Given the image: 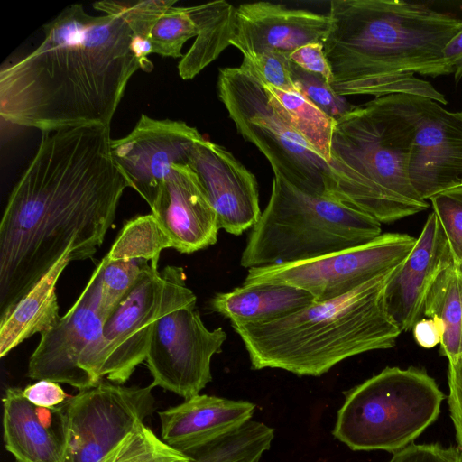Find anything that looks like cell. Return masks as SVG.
<instances>
[{"instance_id":"f546056e","label":"cell","mask_w":462,"mask_h":462,"mask_svg":"<svg viewBox=\"0 0 462 462\" xmlns=\"http://www.w3.org/2000/svg\"><path fill=\"white\" fill-rule=\"evenodd\" d=\"M197 29L186 7L171 6L152 26L148 41L152 53L180 58L184 43L196 37Z\"/></svg>"},{"instance_id":"f1b7e54d","label":"cell","mask_w":462,"mask_h":462,"mask_svg":"<svg viewBox=\"0 0 462 462\" xmlns=\"http://www.w3.org/2000/svg\"><path fill=\"white\" fill-rule=\"evenodd\" d=\"M148 262L110 260L106 255L99 263L101 310L106 318L137 282Z\"/></svg>"},{"instance_id":"1f68e13d","label":"cell","mask_w":462,"mask_h":462,"mask_svg":"<svg viewBox=\"0 0 462 462\" xmlns=\"http://www.w3.org/2000/svg\"><path fill=\"white\" fill-rule=\"evenodd\" d=\"M192 462H259L261 453L252 438L242 430L188 453Z\"/></svg>"},{"instance_id":"8992f818","label":"cell","mask_w":462,"mask_h":462,"mask_svg":"<svg viewBox=\"0 0 462 462\" xmlns=\"http://www.w3.org/2000/svg\"><path fill=\"white\" fill-rule=\"evenodd\" d=\"M381 225L274 174L269 201L252 227L240 264L251 269L317 258L370 242L382 234Z\"/></svg>"},{"instance_id":"44dd1931","label":"cell","mask_w":462,"mask_h":462,"mask_svg":"<svg viewBox=\"0 0 462 462\" xmlns=\"http://www.w3.org/2000/svg\"><path fill=\"white\" fill-rule=\"evenodd\" d=\"M5 449L19 462H64V424L61 405L38 407L18 387L3 397Z\"/></svg>"},{"instance_id":"7402d4cb","label":"cell","mask_w":462,"mask_h":462,"mask_svg":"<svg viewBox=\"0 0 462 462\" xmlns=\"http://www.w3.org/2000/svg\"><path fill=\"white\" fill-rule=\"evenodd\" d=\"M70 247L55 264L0 318V357L60 319L56 284L71 259Z\"/></svg>"},{"instance_id":"d6a6232c","label":"cell","mask_w":462,"mask_h":462,"mask_svg":"<svg viewBox=\"0 0 462 462\" xmlns=\"http://www.w3.org/2000/svg\"><path fill=\"white\" fill-rule=\"evenodd\" d=\"M290 71L296 88L336 120L355 107L345 97L337 95L321 76L309 72L291 61Z\"/></svg>"},{"instance_id":"d4e9b609","label":"cell","mask_w":462,"mask_h":462,"mask_svg":"<svg viewBox=\"0 0 462 462\" xmlns=\"http://www.w3.org/2000/svg\"><path fill=\"white\" fill-rule=\"evenodd\" d=\"M276 113L326 162L330 161L336 119L328 116L297 88L282 90L263 83Z\"/></svg>"},{"instance_id":"ac0fdd59","label":"cell","mask_w":462,"mask_h":462,"mask_svg":"<svg viewBox=\"0 0 462 462\" xmlns=\"http://www.w3.org/2000/svg\"><path fill=\"white\" fill-rule=\"evenodd\" d=\"M151 210L172 248L181 254L205 249L217 240L220 227L217 212L197 173L188 164L171 167Z\"/></svg>"},{"instance_id":"4dcf8cb0","label":"cell","mask_w":462,"mask_h":462,"mask_svg":"<svg viewBox=\"0 0 462 462\" xmlns=\"http://www.w3.org/2000/svg\"><path fill=\"white\" fill-rule=\"evenodd\" d=\"M176 3L177 0H108L95 2L93 7L104 14L121 16L134 37L148 41L150 32L156 21Z\"/></svg>"},{"instance_id":"3957f363","label":"cell","mask_w":462,"mask_h":462,"mask_svg":"<svg viewBox=\"0 0 462 462\" xmlns=\"http://www.w3.org/2000/svg\"><path fill=\"white\" fill-rule=\"evenodd\" d=\"M324 42L339 96L410 94L447 105L430 82L414 77L453 74L444 49L462 20L400 0H333Z\"/></svg>"},{"instance_id":"b9f144b4","label":"cell","mask_w":462,"mask_h":462,"mask_svg":"<svg viewBox=\"0 0 462 462\" xmlns=\"http://www.w3.org/2000/svg\"><path fill=\"white\" fill-rule=\"evenodd\" d=\"M446 462H462V453L458 448L451 447Z\"/></svg>"},{"instance_id":"d590c367","label":"cell","mask_w":462,"mask_h":462,"mask_svg":"<svg viewBox=\"0 0 462 462\" xmlns=\"http://www.w3.org/2000/svg\"><path fill=\"white\" fill-rule=\"evenodd\" d=\"M289 59L301 69L321 76L331 84L333 76L323 42L305 44L290 53Z\"/></svg>"},{"instance_id":"ba28073f","label":"cell","mask_w":462,"mask_h":462,"mask_svg":"<svg viewBox=\"0 0 462 462\" xmlns=\"http://www.w3.org/2000/svg\"><path fill=\"white\" fill-rule=\"evenodd\" d=\"M196 302L182 267L168 265L160 272L158 263H148L82 357V390L94 387L103 379L118 384L126 383L146 359L156 320L174 309Z\"/></svg>"},{"instance_id":"d6986e66","label":"cell","mask_w":462,"mask_h":462,"mask_svg":"<svg viewBox=\"0 0 462 462\" xmlns=\"http://www.w3.org/2000/svg\"><path fill=\"white\" fill-rule=\"evenodd\" d=\"M454 263L441 224L434 211L426 219L416 244L387 285L388 313L408 332L423 318L427 295L439 274Z\"/></svg>"},{"instance_id":"5b68a950","label":"cell","mask_w":462,"mask_h":462,"mask_svg":"<svg viewBox=\"0 0 462 462\" xmlns=\"http://www.w3.org/2000/svg\"><path fill=\"white\" fill-rule=\"evenodd\" d=\"M413 136L402 94L355 106L336 120L324 197L381 224L427 209L410 180Z\"/></svg>"},{"instance_id":"8d00e7d4","label":"cell","mask_w":462,"mask_h":462,"mask_svg":"<svg viewBox=\"0 0 462 462\" xmlns=\"http://www.w3.org/2000/svg\"><path fill=\"white\" fill-rule=\"evenodd\" d=\"M22 393L31 403L43 408L58 407L69 397L59 383L50 380H38L22 389Z\"/></svg>"},{"instance_id":"ee69618b","label":"cell","mask_w":462,"mask_h":462,"mask_svg":"<svg viewBox=\"0 0 462 462\" xmlns=\"http://www.w3.org/2000/svg\"><path fill=\"white\" fill-rule=\"evenodd\" d=\"M458 266H459L460 272H461V273H462V265H461V264H458Z\"/></svg>"},{"instance_id":"6da1fadb","label":"cell","mask_w":462,"mask_h":462,"mask_svg":"<svg viewBox=\"0 0 462 462\" xmlns=\"http://www.w3.org/2000/svg\"><path fill=\"white\" fill-rule=\"evenodd\" d=\"M110 126L42 133L14 186L0 222V314L70 247L91 258L130 185L111 153Z\"/></svg>"},{"instance_id":"60d3db41","label":"cell","mask_w":462,"mask_h":462,"mask_svg":"<svg viewBox=\"0 0 462 462\" xmlns=\"http://www.w3.org/2000/svg\"><path fill=\"white\" fill-rule=\"evenodd\" d=\"M444 59L453 69L456 82L462 78V30L444 49Z\"/></svg>"},{"instance_id":"5bb4252c","label":"cell","mask_w":462,"mask_h":462,"mask_svg":"<svg viewBox=\"0 0 462 462\" xmlns=\"http://www.w3.org/2000/svg\"><path fill=\"white\" fill-rule=\"evenodd\" d=\"M402 97L414 125L410 180L428 201L462 181V111L420 96Z\"/></svg>"},{"instance_id":"7bdbcfd3","label":"cell","mask_w":462,"mask_h":462,"mask_svg":"<svg viewBox=\"0 0 462 462\" xmlns=\"http://www.w3.org/2000/svg\"><path fill=\"white\" fill-rule=\"evenodd\" d=\"M450 189H451V188H450ZM452 189H458V190H461V191H462V181H461L459 184H457V185H456V186L452 187Z\"/></svg>"},{"instance_id":"ab89813d","label":"cell","mask_w":462,"mask_h":462,"mask_svg":"<svg viewBox=\"0 0 462 462\" xmlns=\"http://www.w3.org/2000/svg\"><path fill=\"white\" fill-rule=\"evenodd\" d=\"M416 342L422 347L431 348L440 345L444 335V324L437 317L422 318L413 327Z\"/></svg>"},{"instance_id":"83f0119b","label":"cell","mask_w":462,"mask_h":462,"mask_svg":"<svg viewBox=\"0 0 462 462\" xmlns=\"http://www.w3.org/2000/svg\"><path fill=\"white\" fill-rule=\"evenodd\" d=\"M103 462H192V457L167 444L143 422L128 434Z\"/></svg>"},{"instance_id":"277c9868","label":"cell","mask_w":462,"mask_h":462,"mask_svg":"<svg viewBox=\"0 0 462 462\" xmlns=\"http://www.w3.org/2000/svg\"><path fill=\"white\" fill-rule=\"evenodd\" d=\"M401 264L346 295L313 301L278 319L232 324L252 369L320 376L354 356L393 347L402 331L388 313L385 291Z\"/></svg>"},{"instance_id":"484cf974","label":"cell","mask_w":462,"mask_h":462,"mask_svg":"<svg viewBox=\"0 0 462 462\" xmlns=\"http://www.w3.org/2000/svg\"><path fill=\"white\" fill-rule=\"evenodd\" d=\"M434 316L444 324L441 355L449 367L456 366L462 361V273L455 262L439 274L427 295L423 317Z\"/></svg>"},{"instance_id":"30bf717a","label":"cell","mask_w":462,"mask_h":462,"mask_svg":"<svg viewBox=\"0 0 462 462\" xmlns=\"http://www.w3.org/2000/svg\"><path fill=\"white\" fill-rule=\"evenodd\" d=\"M416 238L402 233H382L368 243L317 258L251 268L244 284L280 283L310 292L324 302L346 295L405 261Z\"/></svg>"},{"instance_id":"f6af8a7d","label":"cell","mask_w":462,"mask_h":462,"mask_svg":"<svg viewBox=\"0 0 462 462\" xmlns=\"http://www.w3.org/2000/svg\"><path fill=\"white\" fill-rule=\"evenodd\" d=\"M458 264H461V265H462V263H458Z\"/></svg>"},{"instance_id":"52a82bcc","label":"cell","mask_w":462,"mask_h":462,"mask_svg":"<svg viewBox=\"0 0 462 462\" xmlns=\"http://www.w3.org/2000/svg\"><path fill=\"white\" fill-rule=\"evenodd\" d=\"M333 436L355 451L406 448L439 415L444 393L421 368L385 367L344 392Z\"/></svg>"},{"instance_id":"cb8c5ba5","label":"cell","mask_w":462,"mask_h":462,"mask_svg":"<svg viewBox=\"0 0 462 462\" xmlns=\"http://www.w3.org/2000/svg\"><path fill=\"white\" fill-rule=\"evenodd\" d=\"M186 8L197 35L179 62L178 71L182 79H191L231 45L236 31V8L224 0Z\"/></svg>"},{"instance_id":"4fadbf2b","label":"cell","mask_w":462,"mask_h":462,"mask_svg":"<svg viewBox=\"0 0 462 462\" xmlns=\"http://www.w3.org/2000/svg\"><path fill=\"white\" fill-rule=\"evenodd\" d=\"M203 139L185 122L142 115L127 135L111 141V153L130 188L152 209L171 167L189 165L196 145Z\"/></svg>"},{"instance_id":"74e56055","label":"cell","mask_w":462,"mask_h":462,"mask_svg":"<svg viewBox=\"0 0 462 462\" xmlns=\"http://www.w3.org/2000/svg\"><path fill=\"white\" fill-rule=\"evenodd\" d=\"M449 393L448 402L455 429L458 449L462 453V361L448 372Z\"/></svg>"},{"instance_id":"f35d334b","label":"cell","mask_w":462,"mask_h":462,"mask_svg":"<svg viewBox=\"0 0 462 462\" xmlns=\"http://www.w3.org/2000/svg\"><path fill=\"white\" fill-rule=\"evenodd\" d=\"M450 448H444L438 443L414 444L394 453L388 462H446Z\"/></svg>"},{"instance_id":"7c38bea8","label":"cell","mask_w":462,"mask_h":462,"mask_svg":"<svg viewBox=\"0 0 462 462\" xmlns=\"http://www.w3.org/2000/svg\"><path fill=\"white\" fill-rule=\"evenodd\" d=\"M227 335L222 328L208 329L196 304L179 307L153 326L146 365L152 387H161L184 400L199 394L212 381L211 360L222 351Z\"/></svg>"},{"instance_id":"9c48e42d","label":"cell","mask_w":462,"mask_h":462,"mask_svg":"<svg viewBox=\"0 0 462 462\" xmlns=\"http://www.w3.org/2000/svg\"><path fill=\"white\" fill-rule=\"evenodd\" d=\"M217 89L237 132L266 157L273 173L306 193L324 196L328 162L273 108L263 82L241 67L223 68Z\"/></svg>"},{"instance_id":"bcb514c9","label":"cell","mask_w":462,"mask_h":462,"mask_svg":"<svg viewBox=\"0 0 462 462\" xmlns=\"http://www.w3.org/2000/svg\"><path fill=\"white\" fill-rule=\"evenodd\" d=\"M15 462H19V461H16V460H15Z\"/></svg>"},{"instance_id":"ffe728a7","label":"cell","mask_w":462,"mask_h":462,"mask_svg":"<svg viewBox=\"0 0 462 462\" xmlns=\"http://www.w3.org/2000/svg\"><path fill=\"white\" fill-rule=\"evenodd\" d=\"M254 411L248 401L198 394L158 412L162 439L188 454L239 429Z\"/></svg>"},{"instance_id":"4316f807","label":"cell","mask_w":462,"mask_h":462,"mask_svg":"<svg viewBox=\"0 0 462 462\" xmlns=\"http://www.w3.org/2000/svg\"><path fill=\"white\" fill-rule=\"evenodd\" d=\"M166 248H172L171 241L151 213L128 220L106 255L110 260L158 263L162 251Z\"/></svg>"},{"instance_id":"2e32d148","label":"cell","mask_w":462,"mask_h":462,"mask_svg":"<svg viewBox=\"0 0 462 462\" xmlns=\"http://www.w3.org/2000/svg\"><path fill=\"white\" fill-rule=\"evenodd\" d=\"M189 166L217 212L221 229L239 236L254 226L262 215L257 180L230 152L203 139L196 145Z\"/></svg>"},{"instance_id":"e0dca14e","label":"cell","mask_w":462,"mask_h":462,"mask_svg":"<svg viewBox=\"0 0 462 462\" xmlns=\"http://www.w3.org/2000/svg\"><path fill=\"white\" fill-rule=\"evenodd\" d=\"M328 28V14L271 2L246 3L236 7V31L230 44L245 59L269 51L290 55L305 44L324 43Z\"/></svg>"},{"instance_id":"9a60e30c","label":"cell","mask_w":462,"mask_h":462,"mask_svg":"<svg viewBox=\"0 0 462 462\" xmlns=\"http://www.w3.org/2000/svg\"><path fill=\"white\" fill-rule=\"evenodd\" d=\"M99 272L97 265L75 303L52 328L41 334L28 363L27 376L31 379L82 390L79 363L100 337L106 320L100 303Z\"/></svg>"},{"instance_id":"e575fe53","label":"cell","mask_w":462,"mask_h":462,"mask_svg":"<svg viewBox=\"0 0 462 462\" xmlns=\"http://www.w3.org/2000/svg\"><path fill=\"white\" fill-rule=\"evenodd\" d=\"M289 55L280 51H265L254 59H243L239 67L255 74L264 84L282 90L295 89L290 71Z\"/></svg>"},{"instance_id":"603a6c76","label":"cell","mask_w":462,"mask_h":462,"mask_svg":"<svg viewBox=\"0 0 462 462\" xmlns=\"http://www.w3.org/2000/svg\"><path fill=\"white\" fill-rule=\"evenodd\" d=\"M313 301L310 292L292 285L242 283L230 291L216 293L209 306L231 325L258 324L288 316Z\"/></svg>"},{"instance_id":"8fae6325","label":"cell","mask_w":462,"mask_h":462,"mask_svg":"<svg viewBox=\"0 0 462 462\" xmlns=\"http://www.w3.org/2000/svg\"><path fill=\"white\" fill-rule=\"evenodd\" d=\"M152 385L125 386L103 379L61 404L64 462H103L155 411Z\"/></svg>"},{"instance_id":"7a4b0ae2","label":"cell","mask_w":462,"mask_h":462,"mask_svg":"<svg viewBox=\"0 0 462 462\" xmlns=\"http://www.w3.org/2000/svg\"><path fill=\"white\" fill-rule=\"evenodd\" d=\"M32 52L0 70V116L42 133L110 126L128 81L141 69L134 36L119 15L64 8L42 27Z\"/></svg>"},{"instance_id":"836d02e7","label":"cell","mask_w":462,"mask_h":462,"mask_svg":"<svg viewBox=\"0 0 462 462\" xmlns=\"http://www.w3.org/2000/svg\"><path fill=\"white\" fill-rule=\"evenodd\" d=\"M449 244L455 263H462V191L448 189L429 199Z\"/></svg>"}]
</instances>
